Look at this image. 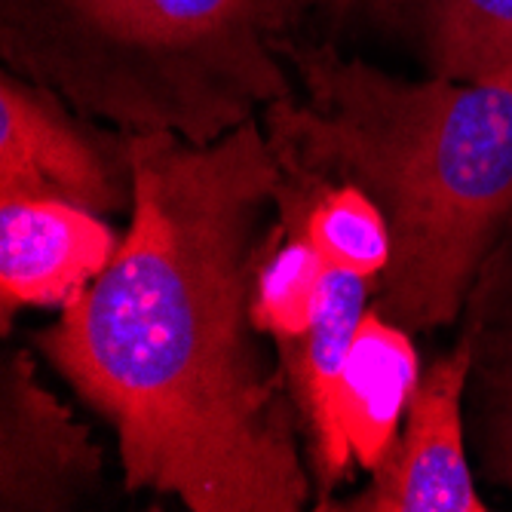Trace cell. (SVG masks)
<instances>
[{"label":"cell","instance_id":"obj_1","mask_svg":"<svg viewBox=\"0 0 512 512\" xmlns=\"http://www.w3.org/2000/svg\"><path fill=\"white\" fill-rule=\"evenodd\" d=\"M135 200L114 261L34 344L117 433L126 491L191 512H298V414L252 325L283 163L258 120L215 145L129 132Z\"/></svg>","mask_w":512,"mask_h":512},{"label":"cell","instance_id":"obj_2","mask_svg":"<svg viewBox=\"0 0 512 512\" xmlns=\"http://www.w3.org/2000/svg\"><path fill=\"white\" fill-rule=\"evenodd\" d=\"M283 56L304 92L261 114L276 157L381 206L393 258L371 307L411 335L451 325L512 221V77L408 80L304 37Z\"/></svg>","mask_w":512,"mask_h":512},{"label":"cell","instance_id":"obj_3","mask_svg":"<svg viewBox=\"0 0 512 512\" xmlns=\"http://www.w3.org/2000/svg\"><path fill=\"white\" fill-rule=\"evenodd\" d=\"M313 0H0L7 68L123 132L215 145L295 92Z\"/></svg>","mask_w":512,"mask_h":512},{"label":"cell","instance_id":"obj_4","mask_svg":"<svg viewBox=\"0 0 512 512\" xmlns=\"http://www.w3.org/2000/svg\"><path fill=\"white\" fill-rule=\"evenodd\" d=\"M65 200L96 215L132 212L129 132L77 114L10 68L0 77V200Z\"/></svg>","mask_w":512,"mask_h":512},{"label":"cell","instance_id":"obj_5","mask_svg":"<svg viewBox=\"0 0 512 512\" xmlns=\"http://www.w3.org/2000/svg\"><path fill=\"white\" fill-rule=\"evenodd\" d=\"M473 381V332L421 371L405 427L371 485L350 497H329L332 512H485L463 445V393Z\"/></svg>","mask_w":512,"mask_h":512},{"label":"cell","instance_id":"obj_6","mask_svg":"<svg viewBox=\"0 0 512 512\" xmlns=\"http://www.w3.org/2000/svg\"><path fill=\"white\" fill-rule=\"evenodd\" d=\"M105 485V457L77 414L46 387L25 350L0 362V509L68 512Z\"/></svg>","mask_w":512,"mask_h":512},{"label":"cell","instance_id":"obj_7","mask_svg":"<svg viewBox=\"0 0 512 512\" xmlns=\"http://www.w3.org/2000/svg\"><path fill=\"white\" fill-rule=\"evenodd\" d=\"M120 234L65 200H0V325L25 307L74 304L120 249Z\"/></svg>","mask_w":512,"mask_h":512},{"label":"cell","instance_id":"obj_8","mask_svg":"<svg viewBox=\"0 0 512 512\" xmlns=\"http://www.w3.org/2000/svg\"><path fill=\"white\" fill-rule=\"evenodd\" d=\"M313 13L402 43L427 77H512V0H313Z\"/></svg>","mask_w":512,"mask_h":512},{"label":"cell","instance_id":"obj_9","mask_svg":"<svg viewBox=\"0 0 512 512\" xmlns=\"http://www.w3.org/2000/svg\"><path fill=\"white\" fill-rule=\"evenodd\" d=\"M375 289V279L329 267L313 325L298 338L276 341L279 375H283L298 424L307 436L310 476L319 494L313 503L316 509L347 479L353 463V454L338 430L335 399L350 344L365 310L371 307Z\"/></svg>","mask_w":512,"mask_h":512},{"label":"cell","instance_id":"obj_10","mask_svg":"<svg viewBox=\"0 0 512 512\" xmlns=\"http://www.w3.org/2000/svg\"><path fill=\"white\" fill-rule=\"evenodd\" d=\"M421 381L411 332L368 307L338 381V430L362 470H375L399 436Z\"/></svg>","mask_w":512,"mask_h":512},{"label":"cell","instance_id":"obj_11","mask_svg":"<svg viewBox=\"0 0 512 512\" xmlns=\"http://www.w3.org/2000/svg\"><path fill=\"white\" fill-rule=\"evenodd\" d=\"M276 215L286 230L310 240L322 261L335 270L378 283L393 258L387 218L356 184L329 181L283 163Z\"/></svg>","mask_w":512,"mask_h":512},{"label":"cell","instance_id":"obj_12","mask_svg":"<svg viewBox=\"0 0 512 512\" xmlns=\"http://www.w3.org/2000/svg\"><path fill=\"white\" fill-rule=\"evenodd\" d=\"M325 273L329 264L313 243L283 227V240L276 249H267L264 264L255 273L252 325L258 335H270L273 341L304 335L319 313Z\"/></svg>","mask_w":512,"mask_h":512},{"label":"cell","instance_id":"obj_13","mask_svg":"<svg viewBox=\"0 0 512 512\" xmlns=\"http://www.w3.org/2000/svg\"><path fill=\"white\" fill-rule=\"evenodd\" d=\"M470 307L473 381L491 408H512V279L485 264Z\"/></svg>","mask_w":512,"mask_h":512},{"label":"cell","instance_id":"obj_14","mask_svg":"<svg viewBox=\"0 0 512 512\" xmlns=\"http://www.w3.org/2000/svg\"><path fill=\"white\" fill-rule=\"evenodd\" d=\"M488 439L494 476L512 491V408H494L488 421Z\"/></svg>","mask_w":512,"mask_h":512}]
</instances>
